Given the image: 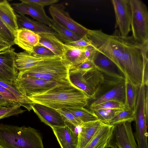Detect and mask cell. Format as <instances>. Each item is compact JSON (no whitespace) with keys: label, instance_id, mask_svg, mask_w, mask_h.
I'll return each mask as SVG.
<instances>
[{"label":"cell","instance_id":"obj_19","mask_svg":"<svg viewBox=\"0 0 148 148\" xmlns=\"http://www.w3.org/2000/svg\"><path fill=\"white\" fill-rule=\"evenodd\" d=\"M16 14L18 28L26 29L38 34L46 33L56 35L55 31L45 24L31 19L25 15Z\"/></svg>","mask_w":148,"mask_h":148},{"label":"cell","instance_id":"obj_13","mask_svg":"<svg viewBox=\"0 0 148 148\" xmlns=\"http://www.w3.org/2000/svg\"><path fill=\"white\" fill-rule=\"evenodd\" d=\"M11 5L14 11L19 15H28L34 19L49 27L51 18L46 14L44 8L36 4L21 2L14 3Z\"/></svg>","mask_w":148,"mask_h":148},{"label":"cell","instance_id":"obj_36","mask_svg":"<svg viewBox=\"0 0 148 148\" xmlns=\"http://www.w3.org/2000/svg\"><path fill=\"white\" fill-rule=\"evenodd\" d=\"M21 2L33 3L44 8L45 6L51 5L58 2V0H20Z\"/></svg>","mask_w":148,"mask_h":148},{"label":"cell","instance_id":"obj_9","mask_svg":"<svg viewBox=\"0 0 148 148\" xmlns=\"http://www.w3.org/2000/svg\"><path fill=\"white\" fill-rule=\"evenodd\" d=\"M116 17L115 28L120 34L127 36L131 30V10L130 0H112Z\"/></svg>","mask_w":148,"mask_h":148},{"label":"cell","instance_id":"obj_7","mask_svg":"<svg viewBox=\"0 0 148 148\" xmlns=\"http://www.w3.org/2000/svg\"><path fill=\"white\" fill-rule=\"evenodd\" d=\"M70 83L29 77L19 72L13 82L21 93L27 97L46 91L59 84Z\"/></svg>","mask_w":148,"mask_h":148},{"label":"cell","instance_id":"obj_15","mask_svg":"<svg viewBox=\"0 0 148 148\" xmlns=\"http://www.w3.org/2000/svg\"><path fill=\"white\" fill-rule=\"evenodd\" d=\"M92 61L95 67L103 74L115 78H125L122 72L113 62L96 50Z\"/></svg>","mask_w":148,"mask_h":148},{"label":"cell","instance_id":"obj_27","mask_svg":"<svg viewBox=\"0 0 148 148\" xmlns=\"http://www.w3.org/2000/svg\"><path fill=\"white\" fill-rule=\"evenodd\" d=\"M0 85L5 88L12 92L17 98L21 106L25 108L28 111L32 109L33 102L27 96L21 93L13 85L10 84L0 81Z\"/></svg>","mask_w":148,"mask_h":148},{"label":"cell","instance_id":"obj_24","mask_svg":"<svg viewBox=\"0 0 148 148\" xmlns=\"http://www.w3.org/2000/svg\"><path fill=\"white\" fill-rule=\"evenodd\" d=\"M40 39L39 44L51 51L56 56L62 57L64 53V43L54 35L44 33L39 34Z\"/></svg>","mask_w":148,"mask_h":148},{"label":"cell","instance_id":"obj_5","mask_svg":"<svg viewBox=\"0 0 148 148\" xmlns=\"http://www.w3.org/2000/svg\"><path fill=\"white\" fill-rule=\"evenodd\" d=\"M69 78L72 84L94 100L105 80L104 75L95 67L85 71L70 69Z\"/></svg>","mask_w":148,"mask_h":148},{"label":"cell","instance_id":"obj_40","mask_svg":"<svg viewBox=\"0 0 148 148\" xmlns=\"http://www.w3.org/2000/svg\"><path fill=\"white\" fill-rule=\"evenodd\" d=\"M0 94L10 100L17 102L19 103L18 99L12 92L1 85H0Z\"/></svg>","mask_w":148,"mask_h":148},{"label":"cell","instance_id":"obj_21","mask_svg":"<svg viewBox=\"0 0 148 148\" xmlns=\"http://www.w3.org/2000/svg\"><path fill=\"white\" fill-rule=\"evenodd\" d=\"M125 82L115 87L94 100L91 104L90 107L111 101H117L125 105Z\"/></svg>","mask_w":148,"mask_h":148},{"label":"cell","instance_id":"obj_41","mask_svg":"<svg viewBox=\"0 0 148 148\" xmlns=\"http://www.w3.org/2000/svg\"><path fill=\"white\" fill-rule=\"evenodd\" d=\"M96 51L95 49L91 45L85 47L84 48V52L86 59L92 60L95 53Z\"/></svg>","mask_w":148,"mask_h":148},{"label":"cell","instance_id":"obj_23","mask_svg":"<svg viewBox=\"0 0 148 148\" xmlns=\"http://www.w3.org/2000/svg\"><path fill=\"white\" fill-rule=\"evenodd\" d=\"M15 66L18 72L29 69L46 58L35 57L31 53L25 51L18 53L15 52Z\"/></svg>","mask_w":148,"mask_h":148},{"label":"cell","instance_id":"obj_31","mask_svg":"<svg viewBox=\"0 0 148 148\" xmlns=\"http://www.w3.org/2000/svg\"><path fill=\"white\" fill-rule=\"evenodd\" d=\"M0 37L11 47L14 44V33L4 23L0 18Z\"/></svg>","mask_w":148,"mask_h":148},{"label":"cell","instance_id":"obj_11","mask_svg":"<svg viewBox=\"0 0 148 148\" xmlns=\"http://www.w3.org/2000/svg\"><path fill=\"white\" fill-rule=\"evenodd\" d=\"M15 49L11 47L0 52V81L13 84L18 72L15 62Z\"/></svg>","mask_w":148,"mask_h":148},{"label":"cell","instance_id":"obj_10","mask_svg":"<svg viewBox=\"0 0 148 148\" xmlns=\"http://www.w3.org/2000/svg\"><path fill=\"white\" fill-rule=\"evenodd\" d=\"M131 123L126 122L114 125L110 144L115 148H138Z\"/></svg>","mask_w":148,"mask_h":148},{"label":"cell","instance_id":"obj_38","mask_svg":"<svg viewBox=\"0 0 148 148\" xmlns=\"http://www.w3.org/2000/svg\"><path fill=\"white\" fill-rule=\"evenodd\" d=\"M18 103V102L10 100L0 94V110L14 106Z\"/></svg>","mask_w":148,"mask_h":148},{"label":"cell","instance_id":"obj_43","mask_svg":"<svg viewBox=\"0 0 148 148\" xmlns=\"http://www.w3.org/2000/svg\"><path fill=\"white\" fill-rule=\"evenodd\" d=\"M11 47L9 45H0V52L5 50Z\"/></svg>","mask_w":148,"mask_h":148},{"label":"cell","instance_id":"obj_12","mask_svg":"<svg viewBox=\"0 0 148 148\" xmlns=\"http://www.w3.org/2000/svg\"><path fill=\"white\" fill-rule=\"evenodd\" d=\"M32 108L41 121L51 128L63 127L66 125V121L56 110L37 103H33Z\"/></svg>","mask_w":148,"mask_h":148},{"label":"cell","instance_id":"obj_16","mask_svg":"<svg viewBox=\"0 0 148 148\" xmlns=\"http://www.w3.org/2000/svg\"><path fill=\"white\" fill-rule=\"evenodd\" d=\"M14 44L31 53L33 48L39 44V34L24 28H18L14 33Z\"/></svg>","mask_w":148,"mask_h":148},{"label":"cell","instance_id":"obj_28","mask_svg":"<svg viewBox=\"0 0 148 148\" xmlns=\"http://www.w3.org/2000/svg\"><path fill=\"white\" fill-rule=\"evenodd\" d=\"M79 118L82 123L95 121L99 120L92 111L82 108L66 109Z\"/></svg>","mask_w":148,"mask_h":148},{"label":"cell","instance_id":"obj_18","mask_svg":"<svg viewBox=\"0 0 148 148\" xmlns=\"http://www.w3.org/2000/svg\"><path fill=\"white\" fill-rule=\"evenodd\" d=\"M104 123L99 120L83 123L78 127V148H84Z\"/></svg>","mask_w":148,"mask_h":148},{"label":"cell","instance_id":"obj_29","mask_svg":"<svg viewBox=\"0 0 148 148\" xmlns=\"http://www.w3.org/2000/svg\"><path fill=\"white\" fill-rule=\"evenodd\" d=\"M134 112L126 109L123 110L107 122L106 124L114 125L126 122L134 121Z\"/></svg>","mask_w":148,"mask_h":148},{"label":"cell","instance_id":"obj_30","mask_svg":"<svg viewBox=\"0 0 148 148\" xmlns=\"http://www.w3.org/2000/svg\"><path fill=\"white\" fill-rule=\"evenodd\" d=\"M125 109H105L92 111L97 116L99 119L105 124L114 116Z\"/></svg>","mask_w":148,"mask_h":148},{"label":"cell","instance_id":"obj_26","mask_svg":"<svg viewBox=\"0 0 148 148\" xmlns=\"http://www.w3.org/2000/svg\"><path fill=\"white\" fill-rule=\"evenodd\" d=\"M125 105L126 109L134 111L139 88L125 78Z\"/></svg>","mask_w":148,"mask_h":148},{"label":"cell","instance_id":"obj_44","mask_svg":"<svg viewBox=\"0 0 148 148\" xmlns=\"http://www.w3.org/2000/svg\"><path fill=\"white\" fill-rule=\"evenodd\" d=\"M0 45H9L7 42L0 37Z\"/></svg>","mask_w":148,"mask_h":148},{"label":"cell","instance_id":"obj_33","mask_svg":"<svg viewBox=\"0 0 148 148\" xmlns=\"http://www.w3.org/2000/svg\"><path fill=\"white\" fill-rule=\"evenodd\" d=\"M90 108L92 111L105 109H125L126 108L124 104L114 101L105 102Z\"/></svg>","mask_w":148,"mask_h":148},{"label":"cell","instance_id":"obj_32","mask_svg":"<svg viewBox=\"0 0 148 148\" xmlns=\"http://www.w3.org/2000/svg\"><path fill=\"white\" fill-rule=\"evenodd\" d=\"M65 121L75 127L80 126L83 123L73 114L66 109L57 110Z\"/></svg>","mask_w":148,"mask_h":148},{"label":"cell","instance_id":"obj_39","mask_svg":"<svg viewBox=\"0 0 148 148\" xmlns=\"http://www.w3.org/2000/svg\"><path fill=\"white\" fill-rule=\"evenodd\" d=\"M95 67V65L92 60L87 59L78 66L72 69L85 71L91 69Z\"/></svg>","mask_w":148,"mask_h":148},{"label":"cell","instance_id":"obj_17","mask_svg":"<svg viewBox=\"0 0 148 148\" xmlns=\"http://www.w3.org/2000/svg\"><path fill=\"white\" fill-rule=\"evenodd\" d=\"M114 127L104 124L84 148H106L111 142Z\"/></svg>","mask_w":148,"mask_h":148},{"label":"cell","instance_id":"obj_8","mask_svg":"<svg viewBox=\"0 0 148 148\" xmlns=\"http://www.w3.org/2000/svg\"><path fill=\"white\" fill-rule=\"evenodd\" d=\"M62 3L50 5L49 10L52 19L62 26L82 37L87 36L88 29L71 18Z\"/></svg>","mask_w":148,"mask_h":148},{"label":"cell","instance_id":"obj_2","mask_svg":"<svg viewBox=\"0 0 148 148\" xmlns=\"http://www.w3.org/2000/svg\"><path fill=\"white\" fill-rule=\"evenodd\" d=\"M28 97L33 103L56 110L84 108L90 99L86 95L71 83L59 84L47 90Z\"/></svg>","mask_w":148,"mask_h":148},{"label":"cell","instance_id":"obj_42","mask_svg":"<svg viewBox=\"0 0 148 148\" xmlns=\"http://www.w3.org/2000/svg\"><path fill=\"white\" fill-rule=\"evenodd\" d=\"M146 86V95L145 105V116L146 122L148 121V86Z\"/></svg>","mask_w":148,"mask_h":148},{"label":"cell","instance_id":"obj_22","mask_svg":"<svg viewBox=\"0 0 148 148\" xmlns=\"http://www.w3.org/2000/svg\"><path fill=\"white\" fill-rule=\"evenodd\" d=\"M0 18L13 33L18 29L16 14L6 0L0 1Z\"/></svg>","mask_w":148,"mask_h":148},{"label":"cell","instance_id":"obj_37","mask_svg":"<svg viewBox=\"0 0 148 148\" xmlns=\"http://www.w3.org/2000/svg\"><path fill=\"white\" fill-rule=\"evenodd\" d=\"M65 44L79 47H84L91 45L90 41L86 36L76 41Z\"/></svg>","mask_w":148,"mask_h":148},{"label":"cell","instance_id":"obj_45","mask_svg":"<svg viewBox=\"0 0 148 148\" xmlns=\"http://www.w3.org/2000/svg\"><path fill=\"white\" fill-rule=\"evenodd\" d=\"M106 148H115L114 147H113L112 145H111L110 143L109 144V145L106 147Z\"/></svg>","mask_w":148,"mask_h":148},{"label":"cell","instance_id":"obj_14","mask_svg":"<svg viewBox=\"0 0 148 148\" xmlns=\"http://www.w3.org/2000/svg\"><path fill=\"white\" fill-rule=\"evenodd\" d=\"M66 123L64 126L51 128L61 148H78V133L73 125Z\"/></svg>","mask_w":148,"mask_h":148},{"label":"cell","instance_id":"obj_1","mask_svg":"<svg viewBox=\"0 0 148 148\" xmlns=\"http://www.w3.org/2000/svg\"><path fill=\"white\" fill-rule=\"evenodd\" d=\"M86 36L95 50L110 59L125 78L139 88L144 69L148 67V42H138L132 36H123L118 30L110 35L101 30L88 29Z\"/></svg>","mask_w":148,"mask_h":148},{"label":"cell","instance_id":"obj_35","mask_svg":"<svg viewBox=\"0 0 148 148\" xmlns=\"http://www.w3.org/2000/svg\"><path fill=\"white\" fill-rule=\"evenodd\" d=\"M35 57L45 58L56 56L50 50L46 47L39 44L35 46L31 53Z\"/></svg>","mask_w":148,"mask_h":148},{"label":"cell","instance_id":"obj_3","mask_svg":"<svg viewBox=\"0 0 148 148\" xmlns=\"http://www.w3.org/2000/svg\"><path fill=\"white\" fill-rule=\"evenodd\" d=\"M0 146L2 148H44L40 133L30 127L0 124Z\"/></svg>","mask_w":148,"mask_h":148},{"label":"cell","instance_id":"obj_46","mask_svg":"<svg viewBox=\"0 0 148 148\" xmlns=\"http://www.w3.org/2000/svg\"><path fill=\"white\" fill-rule=\"evenodd\" d=\"M0 148H2L0 146Z\"/></svg>","mask_w":148,"mask_h":148},{"label":"cell","instance_id":"obj_34","mask_svg":"<svg viewBox=\"0 0 148 148\" xmlns=\"http://www.w3.org/2000/svg\"><path fill=\"white\" fill-rule=\"evenodd\" d=\"M21 106L20 104L18 103L14 106L0 110V119L23 113L25 110L22 109Z\"/></svg>","mask_w":148,"mask_h":148},{"label":"cell","instance_id":"obj_25","mask_svg":"<svg viewBox=\"0 0 148 148\" xmlns=\"http://www.w3.org/2000/svg\"><path fill=\"white\" fill-rule=\"evenodd\" d=\"M49 27L56 32V37L64 44L77 40L82 37L76 33L71 31L60 24L51 19Z\"/></svg>","mask_w":148,"mask_h":148},{"label":"cell","instance_id":"obj_6","mask_svg":"<svg viewBox=\"0 0 148 148\" xmlns=\"http://www.w3.org/2000/svg\"><path fill=\"white\" fill-rule=\"evenodd\" d=\"M131 10V29L132 37L140 42H148V11L140 0H130Z\"/></svg>","mask_w":148,"mask_h":148},{"label":"cell","instance_id":"obj_4","mask_svg":"<svg viewBox=\"0 0 148 148\" xmlns=\"http://www.w3.org/2000/svg\"><path fill=\"white\" fill-rule=\"evenodd\" d=\"M70 66L62 57L45 58L33 67L19 71L27 76L59 82H70L69 73Z\"/></svg>","mask_w":148,"mask_h":148},{"label":"cell","instance_id":"obj_20","mask_svg":"<svg viewBox=\"0 0 148 148\" xmlns=\"http://www.w3.org/2000/svg\"><path fill=\"white\" fill-rule=\"evenodd\" d=\"M64 47L62 57L70 65V69L77 67L87 60L84 52V47H77L64 43Z\"/></svg>","mask_w":148,"mask_h":148}]
</instances>
